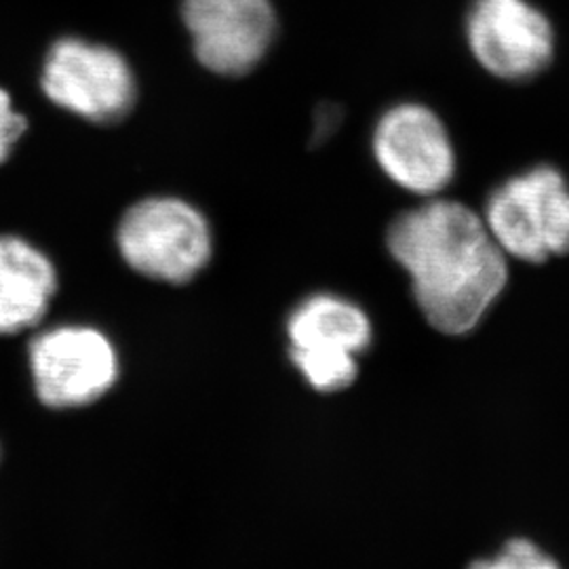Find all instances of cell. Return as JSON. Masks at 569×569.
<instances>
[{
	"label": "cell",
	"instance_id": "1",
	"mask_svg": "<svg viewBox=\"0 0 569 569\" xmlns=\"http://www.w3.org/2000/svg\"><path fill=\"white\" fill-rule=\"evenodd\" d=\"M387 244L425 319L446 336L477 329L509 284V258L481 213L453 199L432 197L403 211Z\"/></svg>",
	"mask_w": 569,
	"mask_h": 569
},
{
	"label": "cell",
	"instance_id": "2",
	"mask_svg": "<svg viewBox=\"0 0 569 569\" xmlns=\"http://www.w3.org/2000/svg\"><path fill=\"white\" fill-rule=\"evenodd\" d=\"M481 218L509 260L545 264L569 253V180L552 164H533L489 192Z\"/></svg>",
	"mask_w": 569,
	"mask_h": 569
},
{
	"label": "cell",
	"instance_id": "3",
	"mask_svg": "<svg viewBox=\"0 0 569 569\" xmlns=\"http://www.w3.org/2000/svg\"><path fill=\"white\" fill-rule=\"evenodd\" d=\"M122 260L152 281H192L213 253V234L201 209L178 197H148L131 204L117 228Z\"/></svg>",
	"mask_w": 569,
	"mask_h": 569
},
{
	"label": "cell",
	"instance_id": "4",
	"mask_svg": "<svg viewBox=\"0 0 569 569\" xmlns=\"http://www.w3.org/2000/svg\"><path fill=\"white\" fill-rule=\"evenodd\" d=\"M289 355L306 382L319 392H338L357 380V357L373 329L363 308L333 293H315L296 306L287 321Z\"/></svg>",
	"mask_w": 569,
	"mask_h": 569
},
{
	"label": "cell",
	"instance_id": "5",
	"mask_svg": "<svg viewBox=\"0 0 569 569\" xmlns=\"http://www.w3.org/2000/svg\"><path fill=\"white\" fill-rule=\"evenodd\" d=\"M42 93L91 122L122 119L138 96L136 74L117 49L77 37L51 44L41 70Z\"/></svg>",
	"mask_w": 569,
	"mask_h": 569
},
{
	"label": "cell",
	"instance_id": "6",
	"mask_svg": "<svg viewBox=\"0 0 569 569\" xmlns=\"http://www.w3.org/2000/svg\"><path fill=\"white\" fill-rule=\"evenodd\" d=\"M371 150L390 182L422 199L443 194L458 171L448 124L425 103L388 108L376 122Z\"/></svg>",
	"mask_w": 569,
	"mask_h": 569
},
{
	"label": "cell",
	"instance_id": "7",
	"mask_svg": "<svg viewBox=\"0 0 569 569\" xmlns=\"http://www.w3.org/2000/svg\"><path fill=\"white\" fill-rule=\"evenodd\" d=\"M465 34L475 61L502 81L536 79L555 60L552 21L531 0H472Z\"/></svg>",
	"mask_w": 569,
	"mask_h": 569
},
{
	"label": "cell",
	"instance_id": "8",
	"mask_svg": "<svg viewBox=\"0 0 569 569\" xmlns=\"http://www.w3.org/2000/svg\"><path fill=\"white\" fill-rule=\"evenodd\" d=\"M37 395L53 409L84 407L119 378V357L96 327L60 326L39 333L28 348Z\"/></svg>",
	"mask_w": 569,
	"mask_h": 569
},
{
	"label": "cell",
	"instance_id": "9",
	"mask_svg": "<svg viewBox=\"0 0 569 569\" xmlns=\"http://www.w3.org/2000/svg\"><path fill=\"white\" fill-rule=\"evenodd\" d=\"M182 21L199 63L220 77L251 72L277 34L270 0H182Z\"/></svg>",
	"mask_w": 569,
	"mask_h": 569
},
{
	"label": "cell",
	"instance_id": "10",
	"mask_svg": "<svg viewBox=\"0 0 569 569\" xmlns=\"http://www.w3.org/2000/svg\"><path fill=\"white\" fill-rule=\"evenodd\" d=\"M56 291V266L41 249L16 234H0V336L39 326Z\"/></svg>",
	"mask_w": 569,
	"mask_h": 569
},
{
	"label": "cell",
	"instance_id": "11",
	"mask_svg": "<svg viewBox=\"0 0 569 569\" xmlns=\"http://www.w3.org/2000/svg\"><path fill=\"white\" fill-rule=\"evenodd\" d=\"M468 569H563L555 557L528 538L509 540L498 555L479 559Z\"/></svg>",
	"mask_w": 569,
	"mask_h": 569
},
{
	"label": "cell",
	"instance_id": "12",
	"mask_svg": "<svg viewBox=\"0 0 569 569\" xmlns=\"http://www.w3.org/2000/svg\"><path fill=\"white\" fill-rule=\"evenodd\" d=\"M28 122L13 106L11 96L4 89H0V164L9 159L16 143L20 142Z\"/></svg>",
	"mask_w": 569,
	"mask_h": 569
}]
</instances>
